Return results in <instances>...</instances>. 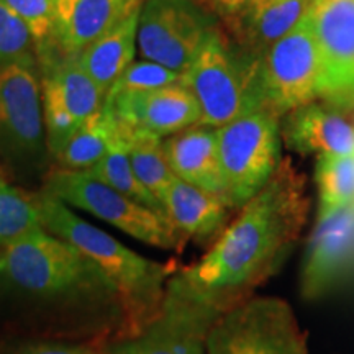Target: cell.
I'll use <instances>...</instances> for the list:
<instances>
[{
	"label": "cell",
	"instance_id": "obj_29",
	"mask_svg": "<svg viewBox=\"0 0 354 354\" xmlns=\"http://www.w3.org/2000/svg\"><path fill=\"white\" fill-rule=\"evenodd\" d=\"M2 2L24 21L38 46L50 39L53 15H55L53 0H2Z\"/></svg>",
	"mask_w": 354,
	"mask_h": 354
},
{
	"label": "cell",
	"instance_id": "obj_10",
	"mask_svg": "<svg viewBox=\"0 0 354 354\" xmlns=\"http://www.w3.org/2000/svg\"><path fill=\"white\" fill-rule=\"evenodd\" d=\"M32 55L0 68V151L17 162L39 161L46 135Z\"/></svg>",
	"mask_w": 354,
	"mask_h": 354
},
{
	"label": "cell",
	"instance_id": "obj_8",
	"mask_svg": "<svg viewBox=\"0 0 354 354\" xmlns=\"http://www.w3.org/2000/svg\"><path fill=\"white\" fill-rule=\"evenodd\" d=\"M218 19L197 0H143L136 48L153 61L184 76Z\"/></svg>",
	"mask_w": 354,
	"mask_h": 354
},
{
	"label": "cell",
	"instance_id": "obj_27",
	"mask_svg": "<svg viewBox=\"0 0 354 354\" xmlns=\"http://www.w3.org/2000/svg\"><path fill=\"white\" fill-rule=\"evenodd\" d=\"M183 82V76L165 66L153 63V61L141 59L133 61L128 68L115 81L112 88L105 99L120 94H136V92L156 91L167 86Z\"/></svg>",
	"mask_w": 354,
	"mask_h": 354
},
{
	"label": "cell",
	"instance_id": "obj_16",
	"mask_svg": "<svg viewBox=\"0 0 354 354\" xmlns=\"http://www.w3.org/2000/svg\"><path fill=\"white\" fill-rule=\"evenodd\" d=\"M50 39L43 44L64 56H79L91 43L141 7V0H53Z\"/></svg>",
	"mask_w": 354,
	"mask_h": 354
},
{
	"label": "cell",
	"instance_id": "obj_24",
	"mask_svg": "<svg viewBox=\"0 0 354 354\" xmlns=\"http://www.w3.org/2000/svg\"><path fill=\"white\" fill-rule=\"evenodd\" d=\"M118 127H120L118 136L109 148V151L105 153V156L102 158L95 166H92L91 169L82 172H86L88 177H92V179L99 180V183L115 189L117 192L131 198V201L138 202L141 205L148 207V209L166 215L161 203L145 189V185L140 183L135 171H133L130 156H128L125 130H123L120 123H118Z\"/></svg>",
	"mask_w": 354,
	"mask_h": 354
},
{
	"label": "cell",
	"instance_id": "obj_30",
	"mask_svg": "<svg viewBox=\"0 0 354 354\" xmlns=\"http://www.w3.org/2000/svg\"><path fill=\"white\" fill-rule=\"evenodd\" d=\"M10 354H100L87 344L66 343V342H46V339H35V342L20 343L12 349Z\"/></svg>",
	"mask_w": 354,
	"mask_h": 354
},
{
	"label": "cell",
	"instance_id": "obj_15",
	"mask_svg": "<svg viewBox=\"0 0 354 354\" xmlns=\"http://www.w3.org/2000/svg\"><path fill=\"white\" fill-rule=\"evenodd\" d=\"M328 102H310L290 110L281 123L286 146L302 156L354 154V118Z\"/></svg>",
	"mask_w": 354,
	"mask_h": 354
},
{
	"label": "cell",
	"instance_id": "obj_3",
	"mask_svg": "<svg viewBox=\"0 0 354 354\" xmlns=\"http://www.w3.org/2000/svg\"><path fill=\"white\" fill-rule=\"evenodd\" d=\"M0 289L51 304H104L123 320L113 282L77 248L44 228L0 248Z\"/></svg>",
	"mask_w": 354,
	"mask_h": 354
},
{
	"label": "cell",
	"instance_id": "obj_7",
	"mask_svg": "<svg viewBox=\"0 0 354 354\" xmlns=\"http://www.w3.org/2000/svg\"><path fill=\"white\" fill-rule=\"evenodd\" d=\"M205 354H308L294 308L279 297H251L210 326Z\"/></svg>",
	"mask_w": 354,
	"mask_h": 354
},
{
	"label": "cell",
	"instance_id": "obj_22",
	"mask_svg": "<svg viewBox=\"0 0 354 354\" xmlns=\"http://www.w3.org/2000/svg\"><path fill=\"white\" fill-rule=\"evenodd\" d=\"M118 131H120V127H118L117 118L104 102V107L77 128V131L71 136L55 158L63 169H91L105 156L118 136Z\"/></svg>",
	"mask_w": 354,
	"mask_h": 354
},
{
	"label": "cell",
	"instance_id": "obj_19",
	"mask_svg": "<svg viewBox=\"0 0 354 354\" xmlns=\"http://www.w3.org/2000/svg\"><path fill=\"white\" fill-rule=\"evenodd\" d=\"M162 145L177 179L225 198L216 128L205 125L184 128L162 140Z\"/></svg>",
	"mask_w": 354,
	"mask_h": 354
},
{
	"label": "cell",
	"instance_id": "obj_26",
	"mask_svg": "<svg viewBox=\"0 0 354 354\" xmlns=\"http://www.w3.org/2000/svg\"><path fill=\"white\" fill-rule=\"evenodd\" d=\"M41 227L32 196H25L0 176V248L20 241Z\"/></svg>",
	"mask_w": 354,
	"mask_h": 354
},
{
	"label": "cell",
	"instance_id": "obj_32",
	"mask_svg": "<svg viewBox=\"0 0 354 354\" xmlns=\"http://www.w3.org/2000/svg\"><path fill=\"white\" fill-rule=\"evenodd\" d=\"M141 2H143V0H141Z\"/></svg>",
	"mask_w": 354,
	"mask_h": 354
},
{
	"label": "cell",
	"instance_id": "obj_13",
	"mask_svg": "<svg viewBox=\"0 0 354 354\" xmlns=\"http://www.w3.org/2000/svg\"><path fill=\"white\" fill-rule=\"evenodd\" d=\"M354 259V203L326 216H317L300 268V295L323 297Z\"/></svg>",
	"mask_w": 354,
	"mask_h": 354
},
{
	"label": "cell",
	"instance_id": "obj_12",
	"mask_svg": "<svg viewBox=\"0 0 354 354\" xmlns=\"http://www.w3.org/2000/svg\"><path fill=\"white\" fill-rule=\"evenodd\" d=\"M308 15L320 57L318 99L354 113V0H315Z\"/></svg>",
	"mask_w": 354,
	"mask_h": 354
},
{
	"label": "cell",
	"instance_id": "obj_31",
	"mask_svg": "<svg viewBox=\"0 0 354 354\" xmlns=\"http://www.w3.org/2000/svg\"><path fill=\"white\" fill-rule=\"evenodd\" d=\"M197 2L214 13L218 21L225 25L258 0H197Z\"/></svg>",
	"mask_w": 354,
	"mask_h": 354
},
{
	"label": "cell",
	"instance_id": "obj_20",
	"mask_svg": "<svg viewBox=\"0 0 354 354\" xmlns=\"http://www.w3.org/2000/svg\"><path fill=\"white\" fill-rule=\"evenodd\" d=\"M315 0H258L225 24L234 43L250 55L264 53L297 26Z\"/></svg>",
	"mask_w": 354,
	"mask_h": 354
},
{
	"label": "cell",
	"instance_id": "obj_2",
	"mask_svg": "<svg viewBox=\"0 0 354 354\" xmlns=\"http://www.w3.org/2000/svg\"><path fill=\"white\" fill-rule=\"evenodd\" d=\"M41 227L95 263L117 287L123 312V338L138 335L161 313L174 264L148 259L71 210L51 194H33Z\"/></svg>",
	"mask_w": 354,
	"mask_h": 354
},
{
	"label": "cell",
	"instance_id": "obj_11",
	"mask_svg": "<svg viewBox=\"0 0 354 354\" xmlns=\"http://www.w3.org/2000/svg\"><path fill=\"white\" fill-rule=\"evenodd\" d=\"M43 74V123L53 158L77 128L104 107L105 95L84 71L79 56L48 55Z\"/></svg>",
	"mask_w": 354,
	"mask_h": 354
},
{
	"label": "cell",
	"instance_id": "obj_25",
	"mask_svg": "<svg viewBox=\"0 0 354 354\" xmlns=\"http://www.w3.org/2000/svg\"><path fill=\"white\" fill-rule=\"evenodd\" d=\"M317 216H326L354 203V154L320 156L315 165Z\"/></svg>",
	"mask_w": 354,
	"mask_h": 354
},
{
	"label": "cell",
	"instance_id": "obj_14",
	"mask_svg": "<svg viewBox=\"0 0 354 354\" xmlns=\"http://www.w3.org/2000/svg\"><path fill=\"white\" fill-rule=\"evenodd\" d=\"M105 105L125 128L151 133L159 138H167L201 122L196 97L183 82L156 91L109 97Z\"/></svg>",
	"mask_w": 354,
	"mask_h": 354
},
{
	"label": "cell",
	"instance_id": "obj_6",
	"mask_svg": "<svg viewBox=\"0 0 354 354\" xmlns=\"http://www.w3.org/2000/svg\"><path fill=\"white\" fill-rule=\"evenodd\" d=\"M43 190L68 207L87 212L146 245L169 251H183L185 245L166 215L131 201L82 171L63 167L51 171L44 179Z\"/></svg>",
	"mask_w": 354,
	"mask_h": 354
},
{
	"label": "cell",
	"instance_id": "obj_18",
	"mask_svg": "<svg viewBox=\"0 0 354 354\" xmlns=\"http://www.w3.org/2000/svg\"><path fill=\"white\" fill-rule=\"evenodd\" d=\"M162 209L167 220L185 241L210 246L223 233L236 210L223 197L174 177Z\"/></svg>",
	"mask_w": 354,
	"mask_h": 354
},
{
	"label": "cell",
	"instance_id": "obj_1",
	"mask_svg": "<svg viewBox=\"0 0 354 354\" xmlns=\"http://www.w3.org/2000/svg\"><path fill=\"white\" fill-rule=\"evenodd\" d=\"M308 209L307 179L290 158H282L268 184L236 212L207 253L176 269L165 302L215 322L254 297L299 241Z\"/></svg>",
	"mask_w": 354,
	"mask_h": 354
},
{
	"label": "cell",
	"instance_id": "obj_17",
	"mask_svg": "<svg viewBox=\"0 0 354 354\" xmlns=\"http://www.w3.org/2000/svg\"><path fill=\"white\" fill-rule=\"evenodd\" d=\"M214 322L201 313L165 302L156 320L130 338H122L109 354H205V338Z\"/></svg>",
	"mask_w": 354,
	"mask_h": 354
},
{
	"label": "cell",
	"instance_id": "obj_28",
	"mask_svg": "<svg viewBox=\"0 0 354 354\" xmlns=\"http://www.w3.org/2000/svg\"><path fill=\"white\" fill-rule=\"evenodd\" d=\"M33 37L26 25L0 0V68L32 55Z\"/></svg>",
	"mask_w": 354,
	"mask_h": 354
},
{
	"label": "cell",
	"instance_id": "obj_4",
	"mask_svg": "<svg viewBox=\"0 0 354 354\" xmlns=\"http://www.w3.org/2000/svg\"><path fill=\"white\" fill-rule=\"evenodd\" d=\"M183 84L201 109L198 125L220 128L241 115L266 109L263 92V57L253 56L216 26Z\"/></svg>",
	"mask_w": 354,
	"mask_h": 354
},
{
	"label": "cell",
	"instance_id": "obj_21",
	"mask_svg": "<svg viewBox=\"0 0 354 354\" xmlns=\"http://www.w3.org/2000/svg\"><path fill=\"white\" fill-rule=\"evenodd\" d=\"M140 10L141 7L131 10L125 19L88 44L79 55L84 71L99 86L105 97L123 71L133 63L136 53Z\"/></svg>",
	"mask_w": 354,
	"mask_h": 354
},
{
	"label": "cell",
	"instance_id": "obj_5",
	"mask_svg": "<svg viewBox=\"0 0 354 354\" xmlns=\"http://www.w3.org/2000/svg\"><path fill=\"white\" fill-rule=\"evenodd\" d=\"M225 198L240 210L281 165V117L269 109L245 113L216 128Z\"/></svg>",
	"mask_w": 354,
	"mask_h": 354
},
{
	"label": "cell",
	"instance_id": "obj_23",
	"mask_svg": "<svg viewBox=\"0 0 354 354\" xmlns=\"http://www.w3.org/2000/svg\"><path fill=\"white\" fill-rule=\"evenodd\" d=\"M123 130L127 135L128 156H130L133 171H135L140 183L145 185V189L162 207L167 190H169L176 177L174 172L171 171L169 162H167L162 138L154 136L151 133L135 131L125 127H123Z\"/></svg>",
	"mask_w": 354,
	"mask_h": 354
},
{
	"label": "cell",
	"instance_id": "obj_9",
	"mask_svg": "<svg viewBox=\"0 0 354 354\" xmlns=\"http://www.w3.org/2000/svg\"><path fill=\"white\" fill-rule=\"evenodd\" d=\"M320 57L310 15L263 56L264 105L277 117L318 99Z\"/></svg>",
	"mask_w": 354,
	"mask_h": 354
}]
</instances>
